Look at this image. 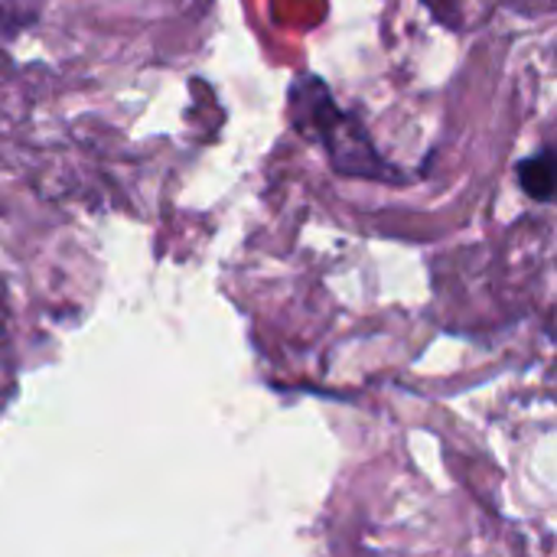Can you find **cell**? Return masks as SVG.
I'll use <instances>...</instances> for the list:
<instances>
[{"instance_id": "2", "label": "cell", "mask_w": 557, "mask_h": 557, "mask_svg": "<svg viewBox=\"0 0 557 557\" xmlns=\"http://www.w3.org/2000/svg\"><path fill=\"white\" fill-rule=\"evenodd\" d=\"M519 183L522 189L539 199V202H548L557 196V153L545 150V153H535L529 160L519 163Z\"/></svg>"}, {"instance_id": "1", "label": "cell", "mask_w": 557, "mask_h": 557, "mask_svg": "<svg viewBox=\"0 0 557 557\" xmlns=\"http://www.w3.org/2000/svg\"><path fill=\"white\" fill-rule=\"evenodd\" d=\"M294 101V121L304 134H317L339 173L349 176H369V180H398L388 163L375 153L369 134L352 114H343L336 101L330 98L326 85L313 75H304L294 82L290 91Z\"/></svg>"}]
</instances>
